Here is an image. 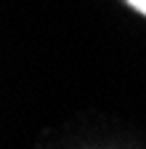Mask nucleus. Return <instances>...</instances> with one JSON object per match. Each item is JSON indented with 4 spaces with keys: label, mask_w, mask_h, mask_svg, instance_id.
<instances>
[{
    "label": "nucleus",
    "mask_w": 146,
    "mask_h": 149,
    "mask_svg": "<svg viewBox=\"0 0 146 149\" xmlns=\"http://www.w3.org/2000/svg\"><path fill=\"white\" fill-rule=\"evenodd\" d=\"M127 3H130L138 13H143V16H146V0H127Z\"/></svg>",
    "instance_id": "1"
}]
</instances>
